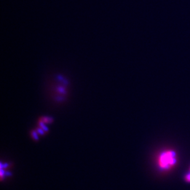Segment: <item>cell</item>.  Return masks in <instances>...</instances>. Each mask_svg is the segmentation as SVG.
Wrapping results in <instances>:
<instances>
[{
  "label": "cell",
  "instance_id": "obj_2",
  "mask_svg": "<svg viewBox=\"0 0 190 190\" xmlns=\"http://www.w3.org/2000/svg\"><path fill=\"white\" fill-rule=\"evenodd\" d=\"M184 179H185V181L188 182V183H190V173L189 172H188L185 174V177H184Z\"/></svg>",
  "mask_w": 190,
  "mask_h": 190
},
{
  "label": "cell",
  "instance_id": "obj_1",
  "mask_svg": "<svg viewBox=\"0 0 190 190\" xmlns=\"http://www.w3.org/2000/svg\"><path fill=\"white\" fill-rule=\"evenodd\" d=\"M177 154L171 149L161 152L157 156V164L162 170H170L177 164Z\"/></svg>",
  "mask_w": 190,
  "mask_h": 190
}]
</instances>
